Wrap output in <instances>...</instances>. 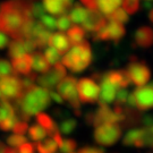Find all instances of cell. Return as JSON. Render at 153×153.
Segmentation results:
<instances>
[{"instance_id": "6da1fadb", "label": "cell", "mask_w": 153, "mask_h": 153, "mask_svg": "<svg viewBox=\"0 0 153 153\" xmlns=\"http://www.w3.org/2000/svg\"><path fill=\"white\" fill-rule=\"evenodd\" d=\"M32 2L25 0L6 1L0 6V32L13 39L26 38L34 24Z\"/></svg>"}, {"instance_id": "7a4b0ae2", "label": "cell", "mask_w": 153, "mask_h": 153, "mask_svg": "<svg viewBox=\"0 0 153 153\" xmlns=\"http://www.w3.org/2000/svg\"><path fill=\"white\" fill-rule=\"evenodd\" d=\"M50 94L47 88L33 85L27 90H24L22 95L14 103L17 117L22 120L27 121L32 116L41 112L50 104Z\"/></svg>"}, {"instance_id": "3957f363", "label": "cell", "mask_w": 153, "mask_h": 153, "mask_svg": "<svg viewBox=\"0 0 153 153\" xmlns=\"http://www.w3.org/2000/svg\"><path fill=\"white\" fill-rule=\"evenodd\" d=\"M92 61V51L90 43L85 40L75 44L68 52H66L61 64L73 73H81L88 68Z\"/></svg>"}, {"instance_id": "277c9868", "label": "cell", "mask_w": 153, "mask_h": 153, "mask_svg": "<svg viewBox=\"0 0 153 153\" xmlns=\"http://www.w3.org/2000/svg\"><path fill=\"white\" fill-rule=\"evenodd\" d=\"M57 92L61 98L67 101L71 110L76 116L82 115L81 112V102L77 93V79L74 76H65L57 85Z\"/></svg>"}, {"instance_id": "5b68a950", "label": "cell", "mask_w": 153, "mask_h": 153, "mask_svg": "<svg viewBox=\"0 0 153 153\" xmlns=\"http://www.w3.org/2000/svg\"><path fill=\"white\" fill-rule=\"evenodd\" d=\"M123 133V127L119 124L107 123L95 127L94 140L102 146H110L118 142Z\"/></svg>"}, {"instance_id": "8992f818", "label": "cell", "mask_w": 153, "mask_h": 153, "mask_svg": "<svg viewBox=\"0 0 153 153\" xmlns=\"http://www.w3.org/2000/svg\"><path fill=\"white\" fill-rule=\"evenodd\" d=\"M126 71L131 78V82L136 86H143L151 78V69L148 64L145 61L137 59L135 56L131 57Z\"/></svg>"}, {"instance_id": "52a82bcc", "label": "cell", "mask_w": 153, "mask_h": 153, "mask_svg": "<svg viewBox=\"0 0 153 153\" xmlns=\"http://www.w3.org/2000/svg\"><path fill=\"white\" fill-rule=\"evenodd\" d=\"M0 92L2 99L15 102L24 92L21 78L16 75L0 77Z\"/></svg>"}, {"instance_id": "ba28073f", "label": "cell", "mask_w": 153, "mask_h": 153, "mask_svg": "<svg viewBox=\"0 0 153 153\" xmlns=\"http://www.w3.org/2000/svg\"><path fill=\"white\" fill-rule=\"evenodd\" d=\"M125 34L126 30L124 24L108 19V22L97 33H94L93 39L97 41H111V42L118 43L125 36Z\"/></svg>"}, {"instance_id": "9c48e42d", "label": "cell", "mask_w": 153, "mask_h": 153, "mask_svg": "<svg viewBox=\"0 0 153 153\" xmlns=\"http://www.w3.org/2000/svg\"><path fill=\"white\" fill-rule=\"evenodd\" d=\"M78 98L84 103H95L99 101L100 88L93 78L84 77L77 82Z\"/></svg>"}, {"instance_id": "30bf717a", "label": "cell", "mask_w": 153, "mask_h": 153, "mask_svg": "<svg viewBox=\"0 0 153 153\" xmlns=\"http://www.w3.org/2000/svg\"><path fill=\"white\" fill-rule=\"evenodd\" d=\"M66 75H67L66 67L61 62H57L47 73H43L42 75L36 76V82L42 88H47V90H52L58 85V83L60 82Z\"/></svg>"}, {"instance_id": "8fae6325", "label": "cell", "mask_w": 153, "mask_h": 153, "mask_svg": "<svg viewBox=\"0 0 153 153\" xmlns=\"http://www.w3.org/2000/svg\"><path fill=\"white\" fill-rule=\"evenodd\" d=\"M135 100V107L140 111H146L153 109V82L146 86H137L133 91Z\"/></svg>"}, {"instance_id": "7c38bea8", "label": "cell", "mask_w": 153, "mask_h": 153, "mask_svg": "<svg viewBox=\"0 0 153 153\" xmlns=\"http://www.w3.org/2000/svg\"><path fill=\"white\" fill-rule=\"evenodd\" d=\"M124 117L117 115L114 109H111L108 104H100L99 108L93 112V124L92 126L97 127L107 123H115V124H123Z\"/></svg>"}, {"instance_id": "4fadbf2b", "label": "cell", "mask_w": 153, "mask_h": 153, "mask_svg": "<svg viewBox=\"0 0 153 153\" xmlns=\"http://www.w3.org/2000/svg\"><path fill=\"white\" fill-rule=\"evenodd\" d=\"M94 81H99L101 83V92L99 95V103L100 104H110L115 101L116 94L118 88L110 82L104 74H94Z\"/></svg>"}, {"instance_id": "5bb4252c", "label": "cell", "mask_w": 153, "mask_h": 153, "mask_svg": "<svg viewBox=\"0 0 153 153\" xmlns=\"http://www.w3.org/2000/svg\"><path fill=\"white\" fill-rule=\"evenodd\" d=\"M9 51L8 53L10 58H17L19 56H23L25 53H30L36 49L35 44L32 39L30 38H19L14 39L11 42H9Z\"/></svg>"}, {"instance_id": "9a60e30c", "label": "cell", "mask_w": 153, "mask_h": 153, "mask_svg": "<svg viewBox=\"0 0 153 153\" xmlns=\"http://www.w3.org/2000/svg\"><path fill=\"white\" fill-rule=\"evenodd\" d=\"M107 22H108L107 17H104L99 10L88 9V17L82 23V27L84 28L85 32L97 33L103 27L104 25L107 24Z\"/></svg>"}, {"instance_id": "2e32d148", "label": "cell", "mask_w": 153, "mask_h": 153, "mask_svg": "<svg viewBox=\"0 0 153 153\" xmlns=\"http://www.w3.org/2000/svg\"><path fill=\"white\" fill-rule=\"evenodd\" d=\"M51 35L50 31L47 27H44L40 22H35L31 31L30 39H32L35 47L39 49L45 48L49 42V38Z\"/></svg>"}, {"instance_id": "e0dca14e", "label": "cell", "mask_w": 153, "mask_h": 153, "mask_svg": "<svg viewBox=\"0 0 153 153\" xmlns=\"http://www.w3.org/2000/svg\"><path fill=\"white\" fill-rule=\"evenodd\" d=\"M144 136H145V127L133 128L126 133V135L123 138V144L125 146H134L138 149L145 148Z\"/></svg>"}, {"instance_id": "ac0fdd59", "label": "cell", "mask_w": 153, "mask_h": 153, "mask_svg": "<svg viewBox=\"0 0 153 153\" xmlns=\"http://www.w3.org/2000/svg\"><path fill=\"white\" fill-rule=\"evenodd\" d=\"M11 67L16 75L21 74L23 76H26L28 74H31L32 73V55L25 53L17 58H14L11 61Z\"/></svg>"}, {"instance_id": "d6986e66", "label": "cell", "mask_w": 153, "mask_h": 153, "mask_svg": "<svg viewBox=\"0 0 153 153\" xmlns=\"http://www.w3.org/2000/svg\"><path fill=\"white\" fill-rule=\"evenodd\" d=\"M134 42L135 45L148 49L153 45V28L149 26H141L136 30L134 34Z\"/></svg>"}, {"instance_id": "ffe728a7", "label": "cell", "mask_w": 153, "mask_h": 153, "mask_svg": "<svg viewBox=\"0 0 153 153\" xmlns=\"http://www.w3.org/2000/svg\"><path fill=\"white\" fill-rule=\"evenodd\" d=\"M104 76L109 79L114 85L118 88H126L131 85V78L128 76L126 69H116V71H108L103 73Z\"/></svg>"}, {"instance_id": "44dd1931", "label": "cell", "mask_w": 153, "mask_h": 153, "mask_svg": "<svg viewBox=\"0 0 153 153\" xmlns=\"http://www.w3.org/2000/svg\"><path fill=\"white\" fill-rule=\"evenodd\" d=\"M48 44L50 47H52L53 49L57 50L60 55H65L66 52H68V50H69L71 45L69 40H68V36L61 32L51 34Z\"/></svg>"}, {"instance_id": "7402d4cb", "label": "cell", "mask_w": 153, "mask_h": 153, "mask_svg": "<svg viewBox=\"0 0 153 153\" xmlns=\"http://www.w3.org/2000/svg\"><path fill=\"white\" fill-rule=\"evenodd\" d=\"M43 8L55 16H60L68 10V6L64 0H43Z\"/></svg>"}, {"instance_id": "603a6c76", "label": "cell", "mask_w": 153, "mask_h": 153, "mask_svg": "<svg viewBox=\"0 0 153 153\" xmlns=\"http://www.w3.org/2000/svg\"><path fill=\"white\" fill-rule=\"evenodd\" d=\"M32 69L36 73H47L50 69V64L45 59L43 53L33 52L32 53Z\"/></svg>"}, {"instance_id": "cb8c5ba5", "label": "cell", "mask_w": 153, "mask_h": 153, "mask_svg": "<svg viewBox=\"0 0 153 153\" xmlns=\"http://www.w3.org/2000/svg\"><path fill=\"white\" fill-rule=\"evenodd\" d=\"M120 4H123V0H97L98 10L104 16H108L115 11Z\"/></svg>"}, {"instance_id": "d4e9b609", "label": "cell", "mask_w": 153, "mask_h": 153, "mask_svg": "<svg viewBox=\"0 0 153 153\" xmlns=\"http://www.w3.org/2000/svg\"><path fill=\"white\" fill-rule=\"evenodd\" d=\"M85 34H86V32L84 31V28L77 24L74 26H71L67 30V36H68V40H69L71 45L83 42L85 39Z\"/></svg>"}, {"instance_id": "484cf974", "label": "cell", "mask_w": 153, "mask_h": 153, "mask_svg": "<svg viewBox=\"0 0 153 153\" xmlns=\"http://www.w3.org/2000/svg\"><path fill=\"white\" fill-rule=\"evenodd\" d=\"M88 9L84 8L83 6H81L79 4H75L71 8V13H69V17H71V23L74 24H82L85 18L88 17Z\"/></svg>"}, {"instance_id": "4316f807", "label": "cell", "mask_w": 153, "mask_h": 153, "mask_svg": "<svg viewBox=\"0 0 153 153\" xmlns=\"http://www.w3.org/2000/svg\"><path fill=\"white\" fill-rule=\"evenodd\" d=\"M35 116H36V121H38V124L42 126L44 129L48 131V134L51 135L53 131H56L58 129V125L55 124V121L52 120V118H51L49 115L43 114V112H39V114H36Z\"/></svg>"}, {"instance_id": "83f0119b", "label": "cell", "mask_w": 153, "mask_h": 153, "mask_svg": "<svg viewBox=\"0 0 153 153\" xmlns=\"http://www.w3.org/2000/svg\"><path fill=\"white\" fill-rule=\"evenodd\" d=\"M34 146L38 150L39 153H55L58 149V145L52 137L45 138L43 141H39Z\"/></svg>"}, {"instance_id": "f1b7e54d", "label": "cell", "mask_w": 153, "mask_h": 153, "mask_svg": "<svg viewBox=\"0 0 153 153\" xmlns=\"http://www.w3.org/2000/svg\"><path fill=\"white\" fill-rule=\"evenodd\" d=\"M13 116H16V110L14 104L10 103V101L5 100V99H1L0 101V121L7 119L9 117Z\"/></svg>"}, {"instance_id": "f546056e", "label": "cell", "mask_w": 153, "mask_h": 153, "mask_svg": "<svg viewBox=\"0 0 153 153\" xmlns=\"http://www.w3.org/2000/svg\"><path fill=\"white\" fill-rule=\"evenodd\" d=\"M28 136L31 140L35 141V142H39V141H42L44 137L48 135V131L44 129L43 127L39 124H35V125H32L31 127H28Z\"/></svg>"}, {"instance_id": "4dcf8cb0", "label": "cell", "mask_w": 153, "mask_h": 153, "mask_svg": "<svg viewBox=\"0 0 153 153\" xmlns=\"http://www.w3.org/2000/svg\"><path fill=\"white\" fill-rule=\"evenodd\" d=\"M77 126V121L74 118H67V119H62L58 125V129L62 134H71L75 131Z\"/></svg>"}, {"instance_id": "1f68e13d", "label": "cell", "mask_w": 153, "mask_h": 153, "mask_svg": "<svg viewBox=\"0 0 153 153\" xmlns=\"http://www.w3.org/2000/svg\"><path fill=\"white\" fill-rule=\"evenodd\" d=\"M107 18L109 21H114V22L124 24V23H127L129 21V15L126 13L124 8H117L115 11H112L110 15H108Z\"/></svg>"}, {"instance_id": "d6a6232c", "label": "cell", "mask_w": 153, "mask_h": 153, "mask_svg": "<svg viewBox=\"0 0 153 153\" xmlns=\"http://www.w3.org/2000/svg\"><path fill=\"white\" fill-rule=\"evenodd\" d=\"M43 55H44V57H45V59L48 60V62L50 64V66H53V65H56L57 62H59L60 57H61L60 53L56 49H53L52 47H49V48H47V49L44 50Z\"/></svg>"}, {"instance_id": "836d02e7", "label": "cell", "mask_w": 153, "mask_h": 153, "mask_svg": "<svg viewBox=\"0 0 153 153\" xmlns=\"http://www.w3.org/2000/svg\"><path fill=\"white\" fill-rule=\"evenodd\" d=\"M56 25H57L58 30H60V31H67L71 26V21L69 15H67L66 13L60 15V16L57 18V21H56Z\"/></svg>"}, {"instance_id": "e575fe53", "label": "cell", "mask_w": 153, "mask_h": 153, "mask_svg": "<svg viewBox=\"0 0 153 153\" xmlns=\"http://www.w3.org/2000/svg\"><path fill=\"white\" fill-rule=\"evenodd\" d=\"M123 6L128 15H133L140 8V0H123Z\"/></svg>"}, {"instance_id": "d590c367", "label": "cell", "mask_w": 153, "mask_h": 153, "mask_svg": "<svg viewBox=\"0 0 153 153\" xmlns=\"http://www.w3.org/2000/svg\"><path fill=\"white\" fill-rule=\"evenodd\" d=\"M77 148V143L73 138H66L62 140V144L60 145V152L61 153H71L74 152Z\"/></svg>"}, {"instance_id": "8d00e7d4", "label": "cell", "mask_w": 153, "mask_h": 153, "mask_svg": "<svg viewBox=\"0 0 153 153\" xmlns=\"http://www.w3.org/2000/svg\"><path fill=\"white\" fill-rule=\"evenodd\" d=\"M56 19L55 17L50 16V15H41L40 16V23L43 25L44 27H47L49 31H52V30H56L57 28V25H56Z\"/></svg>"}, {"instance_id": "74e56055", "label": "cell", "mask_w": 153, "mask_h": 153, "mask_svg": "<svg viewBox=\"0 0 153 153\" xmlns=\"http://www.w3.org/2000/svg\"><path fill=\"white\" fill-rule=\"evenodd\" d=\"M27 142L26 137L24 135H19V134H14L7 138V143L10 145L11 148H19L23 143Z\"/></svg>"}, {"instance_id": "f35d334b", "label": "cell", "mask_w": 153, "mask_h": 153, "mask_svg": "<svg viewBox=\"0 0 153 153\" xmlns=\"http://www.w3.org/2000/svg\"><path fill=\"white\" fill-rule=\"evenodd\" d=\"M8 75H16L11 67V64L6 59H0V77L8 76Z\"/></svg>"}, {"instance_id": "ab89813d", "label": "cell", "mask_w": 153, "mask_h": 153, "mask_svg": "<svg viewBox=\"0 0 153 153\" xmlns=\"http://www.w3.org/2000/svg\"><path fill=\"white\" fill-rule=\"evenodd\" d=\"M128 97H129V92L126 88H120L116 94L115 104H117V105H126Z\"/></svg>"}, {"instance_id": "60d3db41", "label": "cell", "mask_w": 153, "mask_h": 153, "mask_svg": "<svg viewBox=\"0 0 153 153\" xmlns=\"http://www.w3.org/2000/svg\"><path fill=\"white\" fill-rule=\"evenodd\" d=\"M18 119H19V118H18L16 115V116H13V117H9V118H7V119L1 120L0 121V129H2V131H11L14 125L16 124V121L18 120Z\"/></svg>"}, {"instance_id": "b9f144b4", "label": "cell", "mask_w": 153, "mask_h": 153, "mask_svg": "<svg viewBox=\"0 0 153 153\" xmlns=\"http://www.w3.org/2000/svg\"><path fill=\"white\" fill-rule=\"evenodd\" d=\"M28 129V124L27 121L22 120V119H18L16 121V124L13 127V131L15 134H19V135H24Z\"/></svg>"}, {"instance_id": "7bdbcfd3", "label": "cell", "mask_w": 153, "mask_h": 153, "mask_svg": "<svg viewBox=\"0 0 153 153\" xmlns=\"http://www.w3.org/2000/svg\"><path fill=\"white\" fill-rule=\"evenodd\" d=\"M34 149H35L34 144L25 142V143H23L22 145L18 148V153H33Z\"/></svg>"}, {"instance_id": "ee69618b", "label": "cell", "mask_w": 153, "mask_h": 153, "mask_svg": "<svg viewBox=\"0 0 153 153\" xmlns=\"http://www.w3.org/2000/svg\"><path fill=\"white\" fill-rule=\"evenodd\" d=\"M78 153H104L102 149L99 148H91V146H85V148H82Z\"/></svg>"}, {"instance_id": "f6af8a7d", "label": "cell", "mask_w": 153, "mask_h": 153, "mask_svg": "<svg viewBox=\"0 0 153 153\" xmlns=\"http://www.w3.org/2000/svg\"><path fill=\"white\" fill-rule=\"evenodd\" d=\"M84 6H86L88 9L91 10H98V5H97V0H81Z\"/></svg>"}, {"instance_id": "bcb514c9", "label": "cell", "mask_w": 153, "mask_h": 153, "mask_svg": "<svg viewBox=\"0 0 153 153\" xmlns=\"http://www.w3.org/2000/svg\"><path fill=\"white\" fill-rule=\"evenodd\" d=\"M49 94H50V99L53 100L55 102H57V103H64V99L61 98V95L58 92H55V91L50 90Z\"/></svg>"}, {"instance_id": "7dc6e473", "label": "cell", "mask_w": 153, "mask_h": 153, "mask_svg": "<svg viewBox=\"0 0 153 153\" xmlns=\"http://www.w3.org/2000/svg\"><path fill=\"white\" fill-rule=\"evenodd\" d=\"M9 44V39L5 33L0 32V50L5 49L6 47Z\"/></svg>"}, {"instance_id": "c3c4849f", "label": "cell", "mask_w": 153, "mask_h": 153, "mask_svg": "<svg viewBox=\"0 0 153 153\" xmlns=\"http://www.w3.org/2000/svg\"><path fill=\"white\" fill-rule=\"evenodd\" d=\"M142 124L144 127H152L153 126V115H148L142 117Z\"/></svg>"}, {"instance_id": "681fc988", "label": "cell", "mask_w": 153, "mask_h": 153, "mask_svg": "<svg viewBox=\"0 0 153 153\" xmlns=\"http://www.w3.org/2000/svg\"><path fill=\"white\" fill-rule=\"evenodd\" d=\"M5 153H18V150H16V148H11V146L7 148V146H6Z\"/></svg>"}, {"instance_id": "f907efd6", "label": "cell", "mask_w": 153, "mask_h": 153, "mask_svg": "<svg viewBox=\"0 0 153 153\" xmlns=\"http://www.w3.org/2000/svg\"><path fill=\"white\" fill-rule=\"evenodd\" d=\"M5 149H6L5 144L2 142H0V153H5Z\"/></svg>"}, {"instance_id": "816d5d0a", "label": "cell", "mask_w": 153, "mask_h": 153, "mask_svg": "<svg viewBox=\"0 0 153 153\" xmlns=\"http://www.w3.org/2000/svg\"><path fill=\"white\" fill-rule=\"evenodd\" d=\"M149 18H150V21L153 23V8L150 10V14H149Z\"/></svg>"}, {"instance_id": "f5cc1de1", "label": "cell", "mask_w": 153, "mask_h": 153, "mask_svg": "<svg viewBox=\"0 0 153 153\" xmlns=\"http://www.w3.org/2000/svg\"><path fill=\"white\" fill-rule=\"evenodd\" d=\"M150 129H151V131H152V134H153V126L152 127H150Z\"/></svg>"}, {"instance_id": "db71d44e", "label": "cell", "mask_w": 153, "mask_h": 153, "mask_svg": "<svg viewBox=\"0 0 153 153\" xmlns=\"http://www.w3.org/2000/svg\"><path fill=\"white\" fill-rule=\"evenodd\" d=\"M1 99L2 98H1V92H0V101H1Z\"/></svg>"}, {"instance_id": "11a10c76", "label": "cell", "mask_w": 153, "mask_h": 153, "mask_svg": "<svg viewBox=\"0 0 153 153\" xmlns=\"http://www.w3.org/2000/svg\"><path fill=\"white\" fill-rule=\"evenodd\" d=\"M146 1H152V0H146Z\"/></svg>"}, {"instance_id": "9f6ffc18", "label": "cell", "mask_w": 153, "mask_h": 153, "mask_svg": "<svg viewBox=\"0 0 153 153\" xmlns=\"http://www.w3.org/2000/svg\"><path fill=\"white\" fill-rule=\"evenodd\" d=\"M71 153H74V152H71Z\"/></svg>"}]
</instances>
